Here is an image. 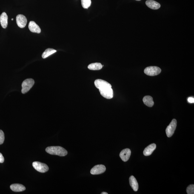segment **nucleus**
<instances>
[{
    "instance_id": "nucleus-1",
    "label": "nucleus",
    "mask_w": 194,
    "mask_h": 194,
    "mask_svg": "<svg viewBox=\"0 0 194 194\" xmlns=\"http://www.w3.org/2000/svg\"><path fill=\"white\" fill-rule=\"evenodd\" d=\"M46 151L52 155L64 156L67 155V151L61 146H50L46 149Z\"/></svg>"
},
{
    "instance_id": "nucleus-2",
    "label": "nucleus",
    "mask_w": 194,
    "mask_h": 194,
    "mask_svg": "<svg viewBox=\"0 0 194 194\" xmlns=\"http://www.w3.org/2000/svg\"><path fill=\"white\" fill-rule=\"evenodd\" d=\"M34 83V81L31 78L24 80L22 84V93L23 94L27 93L33 87Z\"/></svg>"
},
{
    "instance_id": "nucleus-3",
    "label": "nucleus",
    "mask_w": 194,
    "mask_h": 194,
    "mask_svg": "<svg viewBox=\"0 0 194 194\" xmlns=\"http://www.w3.org/2000/svg\"><path fill=\"white\" fill-rule=\"evenodd\" d=\"M112 87H107L101 88L99 89L101 95L104 98L108 99H111L113 98V91Z\"/></svg>"
},
{
    "instance_id": "nucleus-4",
    "label": "nucleus",
    "mask_w": 194,
    "mask_h": 194,
    "mask_svg": "<svg viewBox=\"0 0 194 194\" xmlns=\"http://www.w3.org/2000/svg\"><path fill=\"white\" fill-rule=\"evenodd\" d=\"M161 69L156 66H150L144 69L145 74L149 76H154L159 75L161 72Z\"/></svg>"
},
{
    "instance_id": "nucleus-5",
    "label": "nucleus",
    "mask_w": 194,
    "mask_h": 194,
    "mask_svg": "<svg viewBox=\"0 0 194 194\" xmlns=\"http://www.w3.org/2000/svg\"><path fill=\"white\" fill-rule=\"evenodd\" d=\"M32 166L35 170L42 173L48 171L49 169L47 165L39 162H34L32 163Z\"/></svg>"
},
{
    "instance_id": "nucleus-6",
    "label": "nucleus",
    "mask_w": 194,
    "mask_h": 194,
    "mask_svg": "<svg viewBox=\"0 0 194 194\" xmlns=\"http://www.w3.org/2000/svg\"><path fill=\"white\" fill-rule=\"evenodd\" d=\"M177 126V121L175 119L172 120L171 122L167 126L166 129V133L168 137H170L174 133Z\"/></svg>"
},
{
    "instance_id": "nucleus-7",
    "label": "nucleus",
    "mask_w": 194,
    "mask_h": 194,
    "mask_svg": "<svg viewBox=\"0 0 194 194\" xmlns=\"http://www.w3.org/2000/svg\"><path fill=\"white\" fill-rule=\"evenodd\" d=\"M106 168L103 165H98L94 167L90 171V173L92 175H98L105 172Z\"/></svg>"
},
{
    "instance_id": "nucleus-8",
    "label": "nucleus",
    "mask_w": 194,
    "mask_h": 194,
    "mask_svg": "<svg viewBox=\"0 0 194 194\" xmlns=\"http://www.w3.org/2000/svg\"><path fill=\"white\" fill-rule=\"evenodd\" d=\"M16 22L18 27L21 28L25 27L27 23V20L25 16L22 15H18L16 17Z\"/></svg>"
},
{
    "instance_id": "nucleus-9",
    "label": "nucleus",
    "mask_w": 194,
    "mask_h": 194,
    "mask_svg": "<svg viewBox=\"0 0 194 194\" xmlns=\"http://www.w3.org/2000/svg\"><path fill=\"white\" fill-rule=\"evenodd\" d=\"M131 151L129 149H126L121 151L119 156L121 159L124 162L128 161L131 155Z\"/></svg>"
},
{
    "instance_id": "nucleus-10",
    "label": "nucleus",
    "mask_w": 194,
    "mask_h": 194,
    "mask_svg": "<svg viewBox=\"0 0 194 194\" xmlns=\"http://www.w3.org/2000/svg\"><path fill=\"white\" fill-rule=\"evenodd\" d=\"M94 84L95 86L98 89L107 87H112V85L109 83L101 79L96 80L95 81Z\"/></svg>"
},
{
    "instance_id": "nucleus-11",
    "label": "nucleus",
    "mask_w": 194,
    "mask_h": 194,
    "mask_svg": "<svg viewBox=\"0 0 194 194\" xmlns=\"http://www.w3.org/2000/svg\"><path fill=\"white\" fill-rule=\"evenodd\" d=\"M29 28L31 31L39 33L41 32V29L37 24L33 21H30L29 24Z\"/></svg>"
},
{
    "instance_id": "nucleus-12",
    "label": "nucleus",
    "mask_w": 194,
    "mask_h": 194,
    "mask_svg": "<svg viewBox=\"0 0 194 194\" xmlns=\"http://www.w3.org/2000/svg\"><path fill=\"white\" fill-rule=\"evenodd\" d=\"M146 5L149 8L152 10H158L161 7V4L153 0H147L146 2Z\"/></svg>"
},
{
    "instance_id": "nucleus-13",
    "label": "nucleus",
    "mask_w": 194,
    "mask_h": 194,
    "mask_svg": "<svg viewBox=\"0 0 194 194\" xmlns=\"http://www.w3.org/2000/svg\"><path fill=\"white\" fill-rule=\"evenodd\" d=\"M156 147V144H150L146 147L143 152V154L144 156H150L152 154V152L155 150Z\"/></svg>"
},
{
    "instance_id": "nucleus-14",
    "label": "nucleus",
    "mask_w": 194,
    "mask_h": 194,
    "mask_svg": "<svg viewBox=\"0 0 194 194\" xmlns=\"http://www.w3.org/2000/svg\"><path fill=\"white\" fill-rule=\"evenodd\" d=\"M8 17L5 12H3L0 16V23L3 28L6 29L8 25Z\"/></svg>"
},
{
    "instance_id": "nucleus-15",
    "label": "nucleus",
    "mask_w": 194,
    "mask_h": 194,
    "mask_svg": "<svg viewBox=\"0 0 194 194\" xmlns=\"http://www.w3.org/2000/svg\"><path fill=\"white\" fill-rule=\"evenodd\" d=\"M129 184L134 191H137L138 189V184L136 179L132 175L129 178Z\"/></svg>"
},
{
    "instance_id": "nucleus-16",
    "label": "nucleus",
    "mask_w": 194,
    "mask_h": 194,
    "mask_svg": "<svg viewBox=\"0 0 194 194\" xmlns=\"http://www.w3.org/2000/svg\"><path fill=\"white\" fill-rule=\"evenodd\" d=\"M10 188L15 192H21L25 190L26 188L21 184H12L10 186Z\"/></svg>"
},
{
    "instance_id": "nucleus-17",
    "label": "nucleus",
    "mask_w": 194,
    "mask_h": 194,
    "mask_svg": "<svg viewBox=\"0 0 194 194\" xmlns=\"http://www.w3.org/2000/svg\"><path fill=\"white\" fill-rule=\"evenodd\" d=\"M143 102L144 104L148 107H151L154 105V102L151 96H144L143 98Z\"/></svg>"
},
{
    "instance_id": "nucleus-18",
    "label": "nucleus",
    "mask_w": 194,
    "mask_h": 194,
    "mask_svg": "<svg viewBox=\"0 0 194 194\" xmlns=\"http://www.w3.org/2000/svg\"><path fill=\"white\" fill-rule=\"evenodd\" d=\"M103 65L100 63H95L89 64L88 68L91 70H99L102 68Z\"/></svg>"
},
{
    "instance_id": "nucleus-19",
    "label": "nucleus",
    "mask_w": 194,
    "mask_h": 194,
    "mask_svg": "<svg viewBox=\"0 0 194 194\" xmlns=\"http://www.w3.org/2000/svg\"><path fill=\"white\" fill-rule=\"evenodd\" d=\"M56 52L57 50L53 49H47L43 53L42 55V58L43 59H45V58H47V57L50 56V55L56 53Z\"/></svg>"
},
{
    "instance_id": "nucleus-20",
    "label": "nucleus",
    "mask_w": 194,
    "mask_h": 194,
    "mask_svg": "<svg viewBox=\"0 0 194 194\" xmlns=\"http://www.w3.org/2000/svg\"><path fill=\"white\" fill-rule=\"evenodd\" d=\"M81 1L82 5L84 8H88L91 5V0H81Z\"/></svg>"
},
{
    "instance_id": "nucleus-21",
    "label": "nucleus",
    "mask_w": 194,
    "mask_h": 194,
    "mask_svg": "<svg viewBox=\"0 0 194 194\" xmlns=\"http://www.w3.org/2000/svg\"><path fill=\"white\" fill-rule=\"evenodd\" d=\"M188 194H193L194 193V184H191L187 188L186 190Z\"/></svg>"
},
{
    "instance_id": "nucleus-22",
    "label": "nucleus",
    "mask_w": 194,
    "mask_h": 194,
    "mask_svg": "<svg viewBox=\"0 0 194 194\" xmlns=\"http://www.w3.org/2000/svg\"><path fill=\"white\" fill-rule=\"evenodd\" d=\"M5 139L4 134L2 130H0V145L4 143Z\"/></svg>"
},
{
    "instance_id": "nucleus-23",
    "label": "nucleus",
    "mask_w": 194,
    "mask_h": 194,
    "mask_svg": "<svg viewBox=\"0 0 194 194\" xmlns=\"http://www.w3.org/2000/svg\"><path fill=\"white\" fill-rule=\"evenodd\" d=\"M4 161V157L3 156L2 154L0 153V163H3Z\"/></svg>"
},
{
    "instance_id": "nucleus-24",
    "label": "nucleus",
    "mask_w": 194,
    "mask_h": 194,
    "mask_svg": "<svg viewBox=\"0 0 194 194\" xmlns=\"http://www.w3.org/2000/svg\"><path fill=\"white\" fill-rule=\"evenodd\" d=\"M188 101L189 103H192L194 102V98H192V97H189L188 99Z\"/></svg>"
},
{
    "instance_id": "nucleus-25",
    "label": "nucleus",
    "mask_w": 194,
    "mask_h": 194,
    "mask_svg": "<svg viewBox=\"0 0 194 194\" xmlns=\"http://www.w3.org/2000/svg\"><path fill=\"white\" fill-rule=\"evenodd\" d=\"M101 194H108V193L105 192H103L102 193H101Z\"/></svg>"
},
{
    "instance_id": "nucleus-26",
    "label": "nucleus",
    "mask_w": 194,
    "mask_h": 194,
    "mask_svg": "<svg viewBox=\"0 0 194 194\" xmlns=\"http://www.w3.org/2000/svg\"><path fill=\"white\" fill-rule=\"evenodd\" d=\"M137 1H141V0H136Z\"/></svg>"
},
{
    "instance_id": "nucleus-27",
    "label": "nucleus",
    "mask_w": 194,
    "mask_h": 194,
    "mask_svg": "<svg viewBox=\"0 0 194 194\" xmlns=\"http://www.w3.org/2000/svg\"><path fill=\"white\" fill-rule=\"evenodd\" d=\"M13 20V18H12V20Z\"/></svg>"
}]
</instances>
